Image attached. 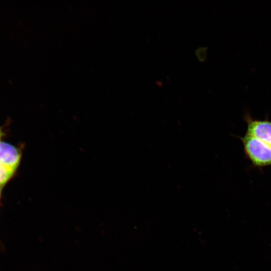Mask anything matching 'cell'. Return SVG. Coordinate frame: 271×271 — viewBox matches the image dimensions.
I'll use <instances>...</instances> for the list:
<instances>
[{
  "label": "cell",
  "mask_w": 271,
  "mask_h": 271,
  "mask_svg": "<svg viewBox=\"0 0 271 271\" xmlns=\"http://www.w3.org/2000/svg\"><path fill=\"white\" fill-rule=\"evenodd\" d=\"M15 170L0 163V186L4 185L12 176Z\"/></svg>",
  "instance_id": "4"
},
{
  "label": "cell",
  "mask_w": 271,
  "mask_h": 271,
  "mask_svg": "<svg viewBox=\"0 0 271 271\" xmlns=\"http://www.w3.org/2000/svg\"><path fill=\"white\" fill-rule=\"evenodd\" d=\"M21 157V153L13 146L0 141V163L14 170L18 167Z\"/></svg>",
  "instance_id": "3"
},
{
  "label": "cell",
  "mask_w": 271,
  "mask_h": 271,
  "mask_svg": "<svg viewBox=\"0 0 271 271\" xmlns=\"http://www.w3.org/2000/svg\"><path fill=\"white\" fill-rule=\"evenodd\" d=\"M247 123L246 133L271 147V121L267 119H254L249 115L245 116Z\"/></svg>",
  "instance_id": "2"
},
{
  "label": "cell",
  "mask_w": 271,
  "mask_h": 271,
  "mask_svg": "<svg viewBox=\"0 0 271 271\" xmlns=\"http://www.w3.org/2000/svg\"><path fill=\"white\" fill-rule=\"evenodd\" d=\"M2 134H3V133H2V131L0 130V138L2 136Z\"/></svg>",
  "instance_id": "5"
},
{
  "label": "cell",
  "mask_w": 271,
  "mask_h": 271,
  "mask_svg": "<svg viewBox=\"0 0 271 271\" xmlns=\"http://www.w3.org/2000/svg\"><path fill=\"white\" fill-rule=\"evenodd\" d=\"M244 153L253 165L271 166V147L247 133L240 138Z\"/></svg>",
  "instance_id": "1"
}]
</instances>
